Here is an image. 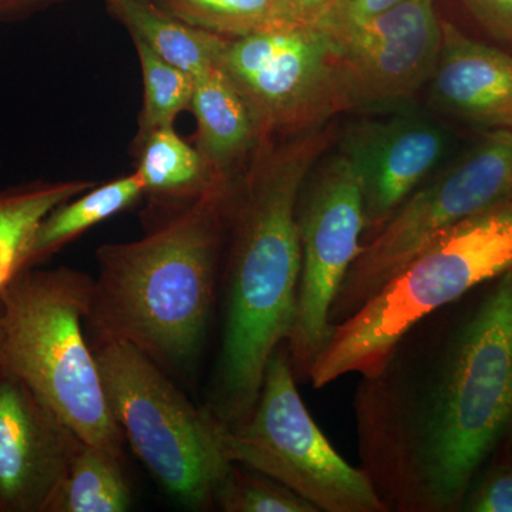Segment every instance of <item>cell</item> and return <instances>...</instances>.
Listing matches in <instances>:
<instances>
[{
	"mask_svg": "<svg viewBox=\"0 0 512 512\" xmlns=\"http://www.w3.org/2000/svg\"><path fill=\"white\" fill-rule=\"evenodd\" d=\"M94 187L92 181H33L0 191V299L29 268L37 228L63 202Z\"/></svg>",
	"mask_w": 512,
	"mask_h": 512,
	"instance_id": "cell-17",
	"label": "cell"
},
{
	"mask_svg": "<svg viewBox=\"0 0 512 512\" xmlns=\"http://www.w3.org/2000/svg\"><path fill=\"white\" fill-rule=\"evenodd\" d=\"M93 350L110 412L151 476L192 510L215 507L232 466L227 424L208 407H195L136 346L96 340Z\"/></svg>",
	"mask_w": 512,
	"mask_h": 512,
	"instance_id": "cell-6",
	"label": "cell"
},
{
	"mask_svg": "<svg viewBox=\"0 0 512 512\" xmlns=\"http://www.w3.org/2000/svg\"><path fill=\"white\" fill-rule=\"evenodd\" d=\"M131 498L123 460L84 443L47 512H124Z\"/></svg>",
	"mask_w": 512,
	"mask_h": 512,
	"instance_id": "cell-20",
	"label": "cell"
},
{
	"mask_svg": "<svg viewBox=\"0 0 512 512\" xmlns=\"http://www.w3.org/2000/svg\"><path fill=\"white\" fill-rule=\"evenodd\" d=\"M511 197L512 130H491L427 178L363 244L330 308V323L339 325L359 311L444 231Z\"/></svg>",
	"mask_w": 512,
	"mask_h": 512,
	"instance_id": "cell-8",
	"label": "cell"
},
{
	"mask_svg": "<svg viewBox=\"0 0 512 512\" xmlns=\"http://www.w3.org/2000/svg\"><path fill=\"white\" fill-rule=\"evenodd\" d=\"M316 164L296 207L301 275L296 315L286 349L298 383L332 338L329 313L350 266L363 247L365 207L355 168L342 151Z\"/></svg>",
	"mask_w": 512,
	"mask_h": 512,
	"instance_id": "cell-10",
	"label": "cell"
},
{
	"mask_svg": "<svg viewBox=\"0 0 512 512\" xmlns=\"http://www.w3.org/2000/svg\"><path fill=\"white\" fill-rule=\"evenodd\" d=\"M431 101L458 120L490 130H512V55L467 36L441 19Z\"/></svg>",
	"mask_w": 512,
	"mask_h": 512,
	"instance_id": "cell-14",
	"label": "cell"
},
{
	"mask_svg": "<svg viewBox=\"0 0 512 512\" xmlns=\"http://www.w3.org/2000/svg\"><path fill=\"white\" fill-rule=\"evenodd\" d=\"M446 147L439 127L410 117L363 121L345 134L340 151L359 178L366 231L372 237L430 177Z\"/></svg>",
	"mask_w": 512,
	"mask_h": 512,
	"instance_id": "cell-13",
	"label": "cell"
},
{
	"mask_svg": "<svg viewBox=\"0 0 512 512\" xmlns=\"http://www.w3.org/2000/svg\"><path fill=\"white\" fill-rule=\"evenodd\" d=\"M333 140V130L320 127L262 141L232 183L221 272L224 323L207 406L228 427L254 410L266 363L291 336L301 275L296 207Z\"/></svg>",
	"mask_w": 512,
	"mask_h": 512,
	"instance_id": "cell-2",
	"label": "cell"
},
{
	"mask_svg": "<svg viewBox=\"0 0 512 512\" xmlns=\"http://www.w3.org/2000/svg\"><path fill=\"white\" fill-rule=\"evenodd\" d=\"M93 278L77 269L30 268L2 296L0 366L20 377L90 446L124 460V437L84 335Z\"/></svg>",
	"mask_w": 512,
	"mask_h": 512,
	"instance_id": "cell-4",
	"label": "cell"
},
{
	"mask_svg": "<svg viewBox=\"0 0 512 512\" xmlns=\"http://www.w3.org/2000/svg\"><path fill=\"white\" fill-rule=\"evenodd\" d=\"M458 512H512V458L503 456L485 464L468 487Z\"/></svg>",
	"mask_w": 512,
	"mask_h": 512,
	"instance_id": "cell-24",
	"label": "cell"
},
{
	"mask_svg": "<svg viewBox=\"0 0 512 512\" xmlns=\"http://www.w3.org/2000/svg\"><path fill=\"white\" fill-rule=\"evenodd\" d=\"M402 2L404 0H339L338 5L316 28H332L373 18Z\"/></svg>",
	"mask_w": 512,
	"mask_h": 512,
	"instance_id": "cell-26",
	"label": "cell"
},
{
	"mask_svg": "<svg viewBox=\"0 0 512 512\" xmlns=\"http://www.w3.org/2000/svg\"><path fill=\"white\" fill-rule=\"evenodd\" d=\"M141 74L144 103L140 134L161 127L174 126L178 114L190 110L194 94V76L157 55L146 43L133 39Z\"/></svg>",
	"mask_w": 512,
	"mask_h": 512,
	"instance_id": "cell-22",
	"label": "cell"
},
{
	"mask_svg": "<svg viewBox=\"0 0 512 512\" xmlns=\"http://www.w3.org/2000/svg\"><path fill=\"white\" fill-rule=\"evenodd\" d=\"M468 16L501 45L512 47V0H457Z\"/></svg>",
	"mask_w": 512,
	"mask_h": 512,
	"instance_id": "cell-25",
	"label": "cell"
},
{
	"mask_svg": "<svg viewBox=\"0 0 512 512\" xmlns=\"http://www.w3.org/2000/svg\"><path fill=\"white\" fill-rule=\"evenodd\" d=\"M466 296L421 319L359 375V467L389 512H458L512 436V271L476 302Z\"/></svg>",
	"mask_w": 512,
	"mask_h": 512,
	"instance_id": "cell-1",
	"label": "cell"
},
{
	"mask_svg": "<svg viewBox=\"0 0 512 512\" xmlns=\"http://www.w3.org/2000/svg\"><path fill=\"white\" fill-rule=\"evenodd\" d=\"M192 28L235 39L286 26L278 0H153Z\"/></svg>",
	"mask_w": 512,
	"mask_h": 512,
	"instance_id": "cell-21",
	"label": "cell"
},
{
	"mask_svg": "<svg viewBox=\"0 0 512 512\" xmlns=\"http://www.w3.org/2000/svg\"><path fill=\"white\" fill-rule=\"evenodd\" d=\"M190 110L197 120L195 147L218 173L235 177L262 140L251 107L221 64L194 76Z\"/></svg>",
	"mask_w": 512,
	"mask_h": 512,
	"instance_id": "cell-15",
	"label": "cell"
},
{
	"mask_svg": "<svg viewBox=\"0 0 512 512\" xmlns=\"http://www.w3.org/2000/svg\"><path fill=\"white\" fill-rule=\"evenodd\" d=\"M144 195L143 178L134 171L63 202L37 228L30 247L29 268L46 261L87 229L133 207Z\"/></svg>",
	"mask_w": 512,
	"mask_h": 512,
	"instance_id": "cell-19",
	"label": "cell"
},
{
	"mask_svg": "<svg viewBox=\"0 0 512 512\" xmlns=\"http://www.w3.org/2000/svg\"><path fill=\"white\" fill-rule=\"evenodd\" d=\"M234 178L197 201L163 210L136 241L97 249L86 316L96 340L130 343L158 365L197 355L221 281Z\"/></svg>",
	"mask_w": 512,
	"mask_h": 512,
	"instance_id": "cell-3",
	"label": "cell"
},
{
	"mask_svg": "<svg viewBox=\"0 0 512 512\" xmlns=\"http://www.w3.org/2000/svg\"><path fill=\"white\" fill-rule=\"evenodd\" d=\"M84 441L0 366V512H47Z\"/></svg>",
	"mask_w": 512,
	"mask_h": 512,
	"instance_id": "cell-12",
	"label": "cell"
},
{
	"mask_svg": "<svg viewBox=\"0 0 512 512\" xmlns=\"http://www.w3.org/2000/svg\"><path fill=\"white\" fill-rule=\"evenodd\" d=\"M3 335H5V330H3V305L2 299H0V353H2Z\"/></svg>",
	"mask_w": 512,
	"mask_h": 512,
	"instance_id": "cell-29",
	"label": "cell"
},
{
	"mask_svg": "<svg viewBox=\"0 0 512 512\" xmlns=\"http://www.w3.org/2000/svg\"><path fill=\"white\" fill-rule=\"evenodd\" d=\"M232 463L275 478L319 512H389L369 476L349 464L306 409L286 345L265 367L251 414L225 430Z\"/></svg>",
	"mask_w": 512,
	"mask_h": 512,
	"instance_id": "cell-7",
	"label": "cell"
},
{
	"mask_svg": "<svg viewBox=\"0 0 512 512\" xmlns=\"http://www.w3.org/2000/svg\"><path fill=\"white\" fill-rule=\"evenodd\" d=\"M286 26L316 28L338 5L339 0H278Z\"/></svg>",
	"mask_w": 512,
	"mask_h": 512,
	"instance_id": "cell-27",
	"label": "cell"
},
{
	"mask_svg": "<svg viewBox=\"0 0 512 512\" xmlns=\"http://www.w3.org/2000/svg\"><path fill=\"white\" fill-rule=\"evenodd\" d=\"M56 0H0V20L22 19Z\"/></svg>",
	"mask_w": 512,
	"mask_h": 512,
	"instance_id": "cell-28",
	"label": "cell"
},
{
	"mask_svg": "<svg viewBox=\"0 0 512 512\" xmlns=\"http://www.w3.org/2000/svg\"><path fill=\"white\" fill-rule=\"evenodd\" d=\"M436 3L404 0L373 18L318 28L332 46L353 107L406 99L429 83L441 45Z\"/></svg>",
	"mask_w": 512,
	"mask_h": 512,
	"instance_id": "cell-11",
	"label": "cell"
},
{
	"mask_svg": "<svg viewBox=\"0 0 512 512\" xmlns=\"http://www.w3.org/2000/svg\"><path fill=\"white\" fill-rule=\"evenodd\" d=\"M215 507L224 512H319L275 478L237 463L222 480Z\"/></svg>",
	"mask_w": 512,
	"mask_h": 512,
	"instance_id": "cell-23",
	"label": "cell"
},
{
	"mask_svg": "<svg viewBox=\"0 0 512 512\" xmlns=\"http://www.w3.org/2000/svg\"><path fill=\"white\" fill-rule=\"evenodd\" d=\"M512 271V197L447 229L333 330L309 375L313 389L379 365L431 313Z\"/></svg>",
	"mask_w": 512,
	"mask_h": 512,
	"instance_id": "cell-5",
	"label": "cell"
},
{
	"mask_svg": "<svg viewBox=\"0 0 512 512\" xmlns=\"http://www.w3.org/2000/svg\"><path fill=\"white\" fill-rule=\"evenodd\" d=\"M221 67L251 107L262 141L308 133L355 109L318 28L282 26L228 39Z\"/></svg>",
	"mask_w": 512,
	"mask_h": 512,
	"instance_id": "cell-9",
	"label": "cell"
},
{
	"mask_svg": "<svg viewBox=\"0 0 512 512\" xmlns=\"http://www.w3.org/2000/svg\"><path fill=\"white\" fill-rule=\"evenodd\" d=\"M136 171L146 195L163 210L181 207L224 187L234 177L218 173L174 126L141 133Z\"/></svg>",
	"mask_w": 512,
	"mask_h": 512,
	"instance_id": "cell-16",
	"label": "cell"
},
{
	"mask_svg": "<svg viewBox=\"0 0 512 512\" xmlns=\"http://www.w3.org/2000/svg\"><path fill=\"white\" fill-rule=\"evenodd\" d=\"M111 13L130 30L133 39L146 43L168 62L197 76L220 66L227 37L192 28L165 12L153 0H104Z\"/></svg>",
	"mask_w": 512,
	"mask_h": 512,
	"instance_id": "cell-18",
	"label": "cell"
}]
</instances>
